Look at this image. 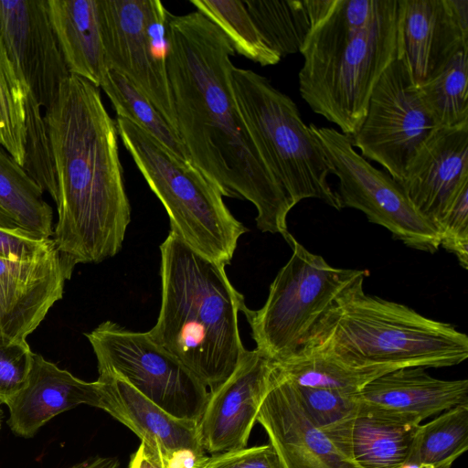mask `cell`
Masks as SVG:
<instances>
[{
    "label": "cell",
    "instance_id": "1",
    "mask_svg": "<svg viewBox=\"0 0 468 468\" xmlns=\"http://www.w3.org/2000/svg\"><path fill=\"white\" fill-rule=\"evenodd\" d=\"M166 69L177 133L190 162L222 193L254 205L262 232L287 241L294 207L250 137L231 86L229 37L199 11L169 15Z\"/></svg>",
    "mask_w": 468,
    "mask_h": 468
},
{
    "label": "cell",
    "instance_id": "2",
    "mask_svg": "<svg viewBox=\"0 0 468 468\" xmlns=\"http://www.w3.org/2000/svg\"><path fill=\"white\" fill-rule=\"evenodd\" d=\"M57 178L53 240L76 265L122 249L131 221L118 153V130L99 88L69 75L45 111Z\"/></svg>",
    "mask_w": 468,
    "mask_h": 468
},
{
    "label": "cell",
    "instance_id": "3",
    "mask_svg": "<svg viewBox=\"0 0 468 468\" xmlns=\"http://www.w3.org/2000/svg\"><path fill=\"white\" fill-rule=\"evenodd\" d=\"M403 0H335L300 53L299 91L349 137L383 72L402 53Z\"/></svg>",
    "mask_w": 468,
    "mask_h": 468
},
{
    "label": "cell",
    "instance_id": "4",
    "mask_svg": "<svg viewBox=\"0 0 468 468\" xmlns=\"http://www.w3.org/2000/svg\"><path fill=\"white\" fill-rule=\"evenodd\" d=\"M161 306L148 331L208 389L235 370L247 350L239 313L248 309L225 266L196 251L170 230L160 245Z\"/></svg>",
    "mask_w": 468,
    "mask_h": 468
},
{
    "label": "cell",
    "instance_id": "5",
    "mask_svg": "<svg viewBox=\"0 0 468 468\" xmlns=\"http://www.w3.org/2000/svg\"><path fill=\"white\" fill-rule=\"evenodd\" d=\"M353 282L318 318L299 350L381 375L447 367L468 357V336L451 324L365 292Z\"/></svg>",
    "mask_w": 468,
    "mask_h": 468
},
{
    "label": "cell",
    "instance_id": "6",
    "mask_svg": "<svg viewBox=\"0 0 468 468\" xmlns=\"http://www.w3.org/2000/svg\"><path fill=\"white\" fill-rule=\"evenodd\" d=\"M116 126L149 187L165 208L171 231L201 255L230 264L247 229L229 211L220 190L192 163L169 152L127 119Z\"/></svg>",
    "mask_w": 468,
    "mask_h": 468
},
{
    "label": "cell",
    "instance_id": "7",
    "mask_svg": "<svg viewBox=\"0 0 468 468\" xmlns=\"http://www.w3.org/2000/svg\"><path fill=\"white\" fill-rule=\"evenodd\" d=\"M231 86L250 137L293 206L317 198L341 209L327 180L333 167L295 102L251 69L233 67Z\"/></svg>",
    "mask_w": 468,
    "mask_h": 468
},
{
    "label": "cell",
    "instance_id": "8",
    "mask_svg": "<svg viewBox=\"0 0 468 468\" xmlns=\"http://www.w3.org/2000/svg\"><path fill=\"white\" fill-rule=\"evenodd\" d=\"M292 255L270 285L259 310L244 313L256 349L272 361L298 351L318 318L367 271L331 266L292 235Z\"/></svg>",
    "mask_w": 468,
    "mask_h": 468
},
{
    "label": "cell",
    "instance_id": "9",
    "mask_svg": "<svg viewBox=\"0 0 468 468\" xmlns=\"http://www.w3.org/2000/svg\"><path fill=\"white\" fill-rule=\"evenodd\" d=\"M85 336L99 374L115 375L167 413L198 422L208 388L148 332H135L105 321Z\"/></svg>",
    "mask_w": 468,
    "mask_h": 468
},
{
    "label": "cell",
    "instance_id": "10",
    "mask_svg": "<svg viewBox=\"0 0 468 468\" xmlns=\"http://www.w3.org/2000/svg\"><path fill=\"white\" fill-rule=\"evenodd\" d=\"M108 69L126 77L177 133L166 69L170 13L159 0H99Z\"/></svg>",
    "mask_w": 468,
    "mask_h": 468
},
{
    "label": "cell",
    "instance_id": "11",
    "mask_svg": "<svg viewBox=\"0 0 468 468\" xmlns=\"http://www.w3.org/2000/svg\"><path fill=\"white\" fill-rule=\"evenodd\" d=\"M339 179L341 208L363 212L407 247L434 253L440 248L436 229L412 206L401 185L358 154L351 138L332 127L309 125Z\"/></svg>",
    "mask_w": 468,
    "mask_h": 468
},
{
    "label": "cell",
    "instance_id": "12",
    "mask_svg": "<svg viewBox=\"0 0 468 468\" xmlns=\"http://www.w3.org/2000/svg\"><path fill=\"white\" fill-rule=\"evenodd\" d=\"M436 128L401 53L379 78L364 121L350 138L364 158L381 165L400 183L409 162Z\"/></svg>",
    "mask_w": 468,
    "mask_h": 468
},
{
    "label": "cell",
    "instance_id": "13",
    "mask_svg": "<svg viewBox=\"0 0 468 468\" xmlns=\"http://www.w3.org/2000/svg\"><path fill=\"white\" fill-rule=\"evenodd\" d=\"M0 37L20 79L48 110L70 74L47 0H0Z\"/></svg>",
    "mask_w": 468,
    "mask_h": 468
},
{
    "label": "cell",
    "instance_id": "14",
    "mask_svg": "<svg viewBox=\"0 0 468 468\" xmlns=\"http://www.w3.org/2000/svg\"><path fill=\"white\" fill-rule=\"evenodd\" d=\"M273 362L246 350L232 374L208 399L197 422L201 445L211 455L245 448L269 389Z\"/></svg>",
    "mask_w": 468,
    "mask_h": 468
},
{
    "label": "cell",
    "instance_id": "15",
    "mask_svg": "<svg viewBox=\"0 0 468 468\" xmlns=\"http://www.w3.org/2000/svg\"><path fill=\"white\" fill-rule=\"evenodd\" d=\"M75 266L56 245L32 260L0 258V334L26 340L62 298Z\"/></svg>",
    "mask_w": 468,
    "mask_h": 468
},
{
    "label": "cell",
    "instance_id": "16",
    "mask_svg": "<svg viewBox=\"0 0 468 468\" xmlns=\"http://www.w3.org/2000/svg\"><path fill=\"white\" fill-rule=\"evenodd\" d=\"M399 184L438 231L454 200L468 188V123L436 128L409 162Z\"/></svg>",
    "mask_w": 468,
    "mask_h": 468
},
{
    "label": "cell",
    "instance_id": "17",
    "mask_svg": "<svg viewBox=\"0 0 468 468\" xmlns=\"http://www.w3.org/2000/svg\"><path fill=\"white\" fill-rule=\"evenodd\" d=\"M257 421L284 468H360L311 420L292 385L274 364Z\"/></svg>",
    "mask_w": 468,
    "mask_h": 468
},
{
    "label": "cell",
    "instance_id": "18",
    "mask_svg": "<svg viewBox=\"0 0 468 468\" xmlns=\"http://www.w3.org/2000/svg\"><path fill=\"white\" fill-rule=\"evenodd\" d=\"M401 48L416 87L468 49V0H403Z\"/></svg>",
    "mask_w": 468,
    "mask_h": 468
},
{
    "label": "cell",
    "instance_id": "19",
    "mask_svg": "<svg viewBox=\"0 0 468 468\" xmlns=\"http://www.w3.org/2000/svg\"><path fill=\"white\" fill-rule=\"evenodd\" d=\"M101 410L132 430L147 446L173 463L197 468L207 457L197 422L176 418L155 405L126 381L99 374Z\"/></svg>",
    "mask_w": 468,
    "mask_h": 468
},
{
    "label": "cell",
    "instance_id": "20",
    "mask_svg": "<svg viewBox=\"0 0 468 468\" xmlns=\"http://www.w3.org/2000/svg\"><path fill=\"white\" fill-rule=\"evenodd\" d=\"M359 408L408 424L468 404V380L431 377L423 367L399 368L376 378L356 395Z\"/></svg>",
    "mask_w": 468,
    "mask_h": 468
},
{
    "label": "cell",
    "instance_id": "21",
    "mask_svg": "<svg viewBox=\"0 0 468 468\" xmlns=\"http://www.w3.org/2000/svg\"><path fill=\"white\" fill-rule=\"evenodd\" d=\"M102 386L87 382L61 369L42 356L34 354L24 387L5 405L12 432L32 438L57 415L85 404L101 409Z\"/></svg>",
    "mask_w": 468,
    "mask_h": 468
},
{
    "label": "cell",
    "instance_id": "22",
    "mask_svg": "<svg viewBox=\"0 0 468 468\" xmlns=\"http://www.w3.org/2000/svg\"><path fill=\"white\" fill-rule=\"evenodd\" d=\"M68 70L97 88L108 70L99 0H47Z\"/></svg>",
    "mask_w": 468,
    "mask_h": 468
},
{
    "label": "cell",
    "instance_id": "23",
    "mask_svg": "<svg viewBox=\"0 0 468 468\" xmlns=\"http://www.w3.org/2000/svg\"><path fill=\"white\" fill-rule=\"evenodd\" d=\"M264 39L281 58L300 52L335 0L243 1Z\"/></svg>",
    "mask_w": 468,
    "mask_h": 468
},
{
    "label": "cell",
    "instance_id": "24",
    "mask_svg": "<svg viewBox=\"0 0 468 468\" xmlns=\"http://www.w3.org/2000/svg\"><path fill=\"white\" fill-rule=\"evenodd\" d=\"M419 425L359 408L351 430L350 457L360 468H400L407 464Z\"/></svg>",
    "mask_w": 468,
    "mask_h": 468
},
{
    "label": "cell",
    "instance_id": "25",
    "mask_svg": "<svg viewBox=\"0 0 468 468\" xmlns=\"http://www.w3.org/2000/svg\"><path fill=\"white\" fill-rule=\"evenodd\" d=\"M43 191L26 170L0 146V208L33 235L53 236V211Z\"/></svg>",
    "mask_w": 468,
    "mask_h": 468
},
{
    "label": "cell",
    "instance_id": "26",
    "mask_svg": "<svg viewBox=\"0 0 468 468\" xmlns=\"http://www.w3.org/2000/svg\"><path fill=\"white\" fill-rule=\"evenodd\" d=\"M101 88L110 99L117 117L127 119L136 124L177 158L190 162L187 152L176 132L147 97L126 77L114 69H108Z\"/></svg>",
    "mask_w": 468,
    "mask_h": 468
},
{
    "label": "cell",
    "instance_id": "27",
    "mask_svg": "<svg viewBox=\"0 0 468 468\" xmlns=\"http://www.w3.org/2000/svg\"><path fill=\"white\" fill-rule=\"evenodd\" d=\"M416 88L437 128L468 123V49L458 52L438 75Z\"/></svg>",
    "mask_w": 468,
    "mask_h": 468
},
{
    "label": "cell",
    "instance_id": "28",
    "mask_svg": "<svg viewBox=\"0 0 468 468\" xmlns=\"http://www.w3.org/2000/svg\"><path fill=\"white\" fill-rule=\"evenodd\" d=\"M279 373L296 387L327 389L356 395L381 374L351 368L323 356L302 350L272 361Z\"/></svg>",
    "mask_w": 468,
    "mask_h": 468
},
{
    "label": "cell",
    "instance_id": "29",
    "mask_svg": "<svg viewBox=\"0 0 468 468\" xmlns=\"http://www.w3.org/2000/svg\"><path fill=\"white\" fill-rule=\"evenodd\" d=\"M467 448L468 404H463L419 425L407 465L434 467L453 463Z\"/></svg>",
    "mask_w": 468,
    "mask_h": 468
},
{
    "label": "cell",
    "instance_id": "30",
    "mask_svg": "<svg viewBox=\"0 0 468 468\" xmlns=\"http://www.w3.org/2000/svg\"><path fill=\"white\" fill-rule=\"evenodd\" d=\"M190 3L224 32L235 52L263 67L275 65L282 59L264 39L243 1L190 0Z\"/></svg>",
    "mask_w": 468,
    "mask_h": 468
},
{
    "label": "cell",
    "instance_id": "31",
    "mask_svg": "<svg viewBox=\"0 0 468 468\" xmlns=\"http://www.w3.org/2000/svg\"><path fill=\"white\" fill-rule=\"evenodd\" d=\"M292 385L311 420L344 454L351 459V430L359 409L356 395L350 396L333 390Z\"/></svg>",
    "mask_w": 468,
    "mask_h": 468
},
{
    "label": "cell",
    "instance_id": "32",
    "mask_svg": "<svg viewBox=\"0 0 468 468\" xmlns=\"http://www.w3.org/2000/svg\"><path fill=\"white\" fill-rule=\"evenodd\" d=\"M28 90L0 37V146L22 167L25 163L26 101Z\"/></svg>",
    "mask_w": 468,
    "mask_h": 468
},
{
    "label": "cell",
    "instance_id": "33",
    "mask_svg": "<svg viewBox=\"0 0 468 468\" xmlns=\"http://www.w3.org/2000/svg\"><path fill=\"white\" fill-rule=\"evenodd\" d=\"M23 168L54 200L57 178L51 141L41 106L29 90L26 101V144Z\"/></svg>",
    "mask_w": 468,
    "mask_h": 468
},
{
    "label": "cell",
    "instance_id": "34",
    "mask_svg": "<svg viewBox=\"0 0 468 468\" xmlns=\"http://www.w3.org/2000/svg\"><path fill=\"white\" fill-rule=\"evenodd\" d=\"M34 353L26 340L0 334V403L5 404L26 384Z\"/></svg>",
    "mask_w": 468,
    "mask_h": 468
},
{
    "label": "cell",
    "instance_id": "35",
    "mask_svg": "<svg viewBox=\"0 0 468 468\" xmlns=\"http://www.w3.org/2000/svg\"><path fill=\"white\" fill-rule=\"evenodd\" d=\"M440 247L453 253L464 270L468 268V188L454 200L439 229Z\"/></svg>",
    "mask_w": 468,
    "mask_h": 468
},
{
    "label": "cell",
    "instance_id": "36",
    "mask_svg": "<svg viewBox=\"0 0 468 468\" xmlns=\"http://www.w3.org/2000/svg\"><path fill=\"white\" fill-rule=\"evenodd\" d=\"M197 468H284L271 443L207 456Z\"/></svg>",
    "mask_w": 468,
    "mask_h": 468
},
{
    "label": "cell",
    "instance_id": "37",
    "mask_svg": "<svg viewBox=\"0 0 468 468\" xmlns=\"http://www.w3.org/2000/svg\"><path fill=\"white\" fill-rule=\"evenodd\" d=\"M55 246L52 238L42 239L20 228L0 227V258L8 260H32Z\"/></svg>",
    "mask_w": 468,
    "mask_h": 468
},
{
    "label": "cell",
    "instance_id": "38",
    "mask_svg": "<svg viewBox=\"0 0 468 468\" xmlns=\"http://www.w3.org/2000/svg\"><path fill=\"white\" fill-rule=\"evenodd\" d=\"M128 468H185L169 462L159 452L141 442L137 451L131 456Z\"/></svg>",
    "mask_w": 468,
    "mask_h": 468
},
{
    "label": "cell",
    "instance_id": "39",
    "mask_svg": "<svg viewBox=\"0 0 468 468\" xmlns=\"http://www.w3.org/2000/svg\"><path fill=\"white\" fill-rule=\"evenodd\" d=\"M71 468H119L115 457H94L73 465Z\"/></svg>",
    "mask_w": 468,
    "mask_h": 468
},
{
    "label": "cell",
    "instance_id": "40",
    "mask_svg": "<svg viewBox=\"0 0 468 468\" xmlns=\"http://www.w3.org/2000/svg\"><path fill=\"white\" fill-rule=\"evenodd\" d=\"M453 463H445L438 466L434 467H417V466H411V465H404L400 468H451Z\"/></svg>",
    "mask_w": 468,
    "mask_h": 468
},
{
    "label": "cell",
    "instance_id": "41",
    "mask_svg": "<svg viewBox=\"0 0 468 468\" xmlns=\"http://www.w3.org/2000/svg\"><path fill=\"white\" fill-rule=\"evenodd\" d=\"M0 429H1V410H0Z\"/></svg>",
    "mask_w": 468,
    "mask_h": 468
}]
</instances>
